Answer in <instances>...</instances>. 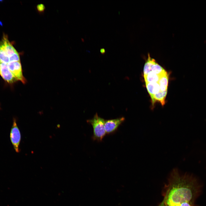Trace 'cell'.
Instances as JSON below:
<instances>
[{
  "label": "cell",
  "instance_id": "30bf717a",
  "mask_svg": "<svg viewBox=\"0 0 206 206\" xmlns=\"http://www.w3.org/2000/svg\"><path fill=\"white\" fill-rule=\"evenodd\" d=\"M155 60L152 58L149 53L147 54V58L145 63L143 70L144 76L148 74L151 72V67Z\"/></svg>",
  "mask_w": 206,
  "mask_h": 206
},
{
  "label": "cell",
  "instance_id": "7a4b0ae2",
  "mask_svg": "<svg viewBox=\"0 0 206 206\" xmlns=\"http://www.w3.org/2000/svg\"><path fill=\"white\" fill-rule=\"evenodd\" d=\"M19 61H20L19 53L7 36L4 35L0 40V61L7 65L11 62Z\"/></svg>",
  "mask_w": 206,
  "mask_h": 206
},
{
  "label": "cell",
  "instance_id": "2e32d148",
  "mask_svg": "<svg viewBox=\"0 0 206 206\" xmlns=\"http://www.w3.org/2000/svg\"><path fill=\"white\" fill-rule=\"evenodd\" d=\"M100 52L102 54H104L106 52L105 49L104 48H102L100 49Z\"/></svg>",
  "mask_w": 206,
  "mask_h": 206
},
{
  "label": "cell",
  "instance_id": "8992f818",
  "mask_svg": "<svg viewBox=\"0 0 206 206\" xmlns=\"http://www.w3.org/2000/svg\"><path fill=\"white\" fill-rule=\"evenodd\" d=\"M125 118L122 117L116 119L106 120L104 128L106 134H112L117 130L119 126L124 121Z\"/></svg>",
  "mask_w": 206,
  "mask_h": 206
},
{
  "label": "cell",
  "instance_id": "8fae6325",
  "mask_svg": "<svg viewBox=\"0 0 206 206\" xmlns=\"http://www.w3.org/2000/svg\"><path fill=\"white\" fill-rule=\"evenodd\" d=\"M168 80L169 77L167 73L160 77L158 82L161 91L167 90Z\"/></svg>",
  "mask_w": 206,
  "mask_h": 206
},
{
  "label": "cell",
  "instance_id": "5b68a950",
  "mask_svg": "<svg viewBox=\"0 0 206 206\" xmlns=\"http://www.w3.org/2000/svg\"><path fill=\"white\" fill-rule=\"evenodd\" d=\"M10 71L16 80L23 83H25L26 80L22 72L20 61L11 62L7 64Z\"/></svg>",
  "mask_w": 206,
  "mask_h": 206
},
{
  "label": "cell",
  "instance_id": "9a60e30c",
  "mask_svg": "<svg viewBox=\"0 0 206 206\" xmlns=\"http://www.w3.org/2000/svg\"><path fill=\"white\" fill-rule=\"evenodd\" d=\"M180 206H191L189 202H185L182 203L180 204Z\"/></svg>",
  "mask_w": 206,
  "mask_h": 206
},
{
  "label": "cell",
  "instance_id": "4fadbf2b",
  "mask_svg": "<svg viewBox=\"0 0 206 206\" xmlns=\"http://www.w3.org/2000/svg\"><path fill=\"white\" fill-rule=\"evenodd\" d=\"M151 72L159 75H162L167 72L156 62V60L151 67Z\"/></svg>",
  "mask_w": 206,
  "mask_h": 206
},
{
  "label": "cell",
  "instance_id": "52a82bcc",
  "mask_svg": "<svg viewBox=\"0 0 206 206\" xmlns=\"http://www.w3.org/2000/svg\"><path fill=\"white\" fill-rule=\"evenodd\" d=\"M0 75L5 81L9 83H13L17 80L9 69L7 65L0 61Z\"/></svg>",
  "mask_w": 206,
  "mask_h": 206
},
{
  "label": "cell",
  "instance_id": "7c38bea8",
  "mask_svg": "<svg viewBox=\"0 0 206 206\" xmlns=\"http://www.w3.org/2000/svg\"><path fill=\"white\" fill-rule=\"evenodd\" d=\"M164 74L161 75H159L151 72L148 74L144 76L145 83L158 82L160 77Z\"/></svg>",
  "mask_w": 206,
  "mask_h": 206
},
{
  "label": "cell",
  "instance_id": "ba28073f",
  "mask_svg": "<svg viewBox=\"0 0 206 206\" xmlns=\"http://www.w3.org/2000/svg\"><path fill=\"white\" fill-rule=\"evenodd\" d=\"M167 90H160L158 93L150 96L152 104L153 105L157 101L159 102L162 106L165 104V99L167 95Z\"/></svg>",
  "mask_w": 206,
  "mask_h": 206
},
{
  "label": "cell",
  "instance_id": "5bb4252c",
  "mask_svg": "<svg viewBox=\"0 0 206 206\" xmlns=\"http://www.w3.org/2000/svg\"><path fill=\"white\" fill-rule=\"evenodd\" d=\"M37 8L38 11L41 12L43 11L45 9L44 5L42 4L37 5Z\"/></svg>",
  "mask_w": 206,
  "mask_h": 206
},
{
  "label": "cell",
  "instance_id": "e0dca14e",
  "mask_svg": "<svg viewBox=\"0 0 206 206\" xmlns=\"http://www.w3.org/2000/svg\"><path fill=\"white\" fill-rule=\"evenodd\" d=\"M172 206H180V205H175Z\"/></svg>",
  "mask_w": 206,
  "mask_h": 206
},
{
  "label": "cell",
  "instance_id": "3957f363",
  "mask_svg": "<svg viewBox=\"0 0 206 206\" xmlns=\"http://www.w3.org/2000/svg\"><path fill=\"white\" fill-rule=\"evenodd\" d=\"M105 120L100 117L97 113L95 114L93 118L87 120V122L91 124L93 128L92 138L93 140L101 141L106 135L104 128Z\"/></svg>",
  "mask_w": 206,
  "mask_h": 206
},
{
  "label": "cell",
  "instance_id": "277c9868",
  "mask_svg": "<svg viewBox=\"0 0 206 206\" xmlns=\"http://www.w3.org/2000/svg\"><path fill=\"white\" fill-rule=\"evenodd\" d=\"M10 138L11 144L15 151L19 153V146L21 140V134L17 125L16 120H13L12 125L10 132Z\"/></svg>",
  "mask_w": 206,
  "mask_h": 206
},
{
  "label": "cell",
  "instance_id": "9c48e42d",
  "mask_svg": "<svg viewBox=\"0 0 206 206\" xmlns=\"http://www.w3.org/2000/svg\"><path fill=\"white\" fill-rule=\"evenodd\" d=\"M147 90L150 96L158 93L160 88L158 82L145 83Z\"/></svg>",
  "mask_w": 206,
  "mask_h": 206
},
{
  "label": "cell",
  "instance_id": "6da1fadb",
  "mask_svg": "<svg viewBox=\"0 0 206 206\" xmlns=\"http://www.w3.org/2000/svg\"><path fill=\"white\" fill-rule=\"evenodd\" d=\"M193 197V192L188 185L179 183L174 186L168 194L166 203L168 206L180 205L185 202H189Z\"/></svg>",
  "mask_w": 206,
  "mask_h": 206
}]
</instances>
